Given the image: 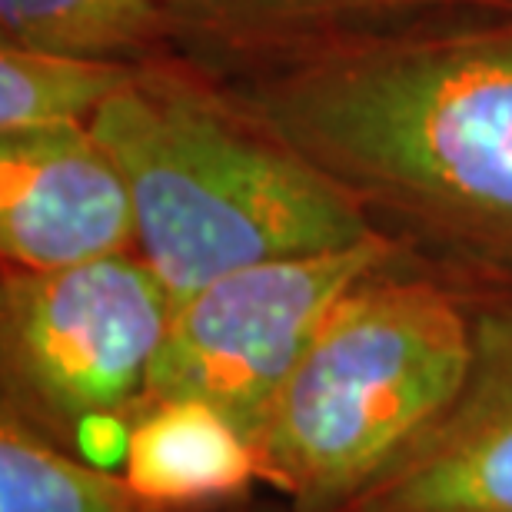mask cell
Returning <instances> with one entry per match:
<instances>
[{"instance_id":"4","label":"cell","mask_w":512,"mask_h":512,"mask_svg":"<svg viewBox=\"0 0 512 512\" xmlns=\"http://www.w3.org/2000/svg\"><path fill=\"white\" fill-rule=\"evenodd\" d=\"M170 320L173 296L137 250L64 270L4 266V406L64 446L90 426L127 429Z\"/></svg>"},{"instance_id":"1","label":"cell","mask_w":512,"mask_h":512,"mask_svg":"<svg viewBox=\"0 0 512 512\" xmlns=\"http://www.w3.org/2000/svg\"><path fill=\"white\" fill-rule=\"evenodd\" d=\"M233 97L393 240L512 296V17L336 40L243 70Z\"/></svg>"},{"instance_id":"10","label":"cell","mask_w":512,"mask_h":512,"mask_svg":"<svg viewBox=\"0 0 512 512\" xmlns=\"http://www.w3.org/2000/svg\"><path fill=\"white\" fill-rule=\"evenodd\" d=\"M0 512H167L147 503L124 473L70 453L4 406L0 416Z\"/></svg>"},{"instance_id":"6","label":"cell","mask_w":512,"mask_h":512,"mask_svg":"<svg viewBox=\"0 0 512 512\" xmlns=\"http://www.w3.org/2000/svg\"><path fill=\"white\" fill-rule=\"evenodd\" d=\"M137 250L133 197L90 127L0 137V253L10 270H64Z\"/></svg>"},{"instance_id":"8","label":"cell","mask_w":512,"mask_h":512,"mask_svg":"<svg viewBox=\"0 0 512 512\" xmlns=\"http://www.w3.org/2000/svg\"><path fill=\"white\" fill-rule=\"evenodd\" d=\"M170 37L243 70L433 17H512V0H167Z\"/></svg>"},{"instance_id":"2","label":"cell","mask_w":512,"mask_h":512,"mask_svg":"<svg viewBox=\"0 0 512 512\" xmlns=\"http://www.w3.org/2000/svg\"><path fill=\"white\" fill-rule=\"evenodd\" d=\"M90 130L124 173L137 253L173 306L247 266L386 233L320 163L193 70L140 60Z\"/></svg>"},{"instance_id":"3","label":"cell","mask_w":512,"mask_h":512,"mask_svg":"<svg viewBox=\"0 0 512 512\" xmlns=\"http://www.w3.org/2000/svg\"><path fill=\"white\" fill-rule=\"evenodd\" d=\"M473 310L403 260L346 290L256 436L263 483L290 512H346L453 403Z\"/></svg>"},{"instance_id":"12","label":"cell","mask_w":512,"mask_h":512,"mask_svg":"<svg viewBox=\"0 0 512 512\" xmlns=\"http://www.w3.org/2000/svg\"><path fill=\"white\" fill-rule=\"evenodd\" d=\"M163 37H170L167 0H0V44L140 60Z\"/></svg>"},{"instance_id":"7","label":"cell","mask_w":512,"mask_h":512,"mask_svg":"<svg viewBox=\"0 0 512 512\" xmlns=\"http://www.w3.org/2000/svg\"><path fill=\"white\" fill-rule=\"evenodd\" d=\"M473 323L456 399L346 512H512V303Z\"/></svg>"},{"instance_id":"9","label":"cell","mask_w":512,"mask_h":512,"mask_svg":"<svg viewBox=\"0 0 512 512\" xmlns=\"http://www.w3.org/2000/svg\"><path fill=\"white\" fill-rule=\"evenodd\" d=\"M124 479L167 512L230 503L263 479L253 439L203 399H147L124 433Z\"/></svg>"},{"instance_id":"11","label":"cell","mask_w":512,"mask_h":512,"mask_svg":"<svg viewBox=\"0 0 512 512\" xmlns=\"http://www.w3.org/2000/svg\"><path fill=\"white\" fill-rule=\"evenodd\" d=\"M140 60H94L0 44V137L90 127L124 90Z\"/></svg>"},{"instance_id":"5","label":"cell","mask_w":512,"mask_h":512,"mask_svg":"<svg viewBox=\"0 0 512 512\" xmlns=\"http://www.w3.org/2000/svg\"><path fill=\"white\" fill-rule=\"evenodd\" d=\"M406 260L389 233L356 247L283 256L227 273L173 306L147 399H203L253 439L336 300Z\"/></svg>"}]
</instances>
